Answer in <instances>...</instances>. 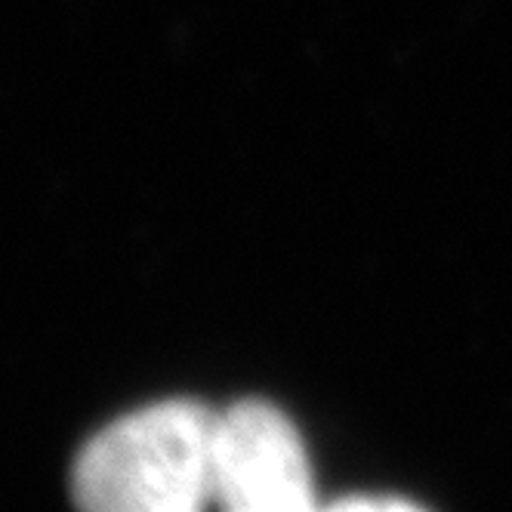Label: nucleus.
<instances>
[{"instance_id": "obj_1", "label": "nucleus", "mask_w": 512, "mask_h": 512, "mask_svg": "<svg viewBox=\"0 0 512 512\" xmlns=\"http://www.w3.org/2000/svg\"><path fill=\"white\" fill-rule=\"evenodd\" d=\"M216 414L167 398L99 429L71 466V497L96 512H192L213 500Z\"/></svg>"}, {"instance_id": "obj_2", "label": "nucleus", "mask_w": 512, "mask_h": 512, "mask_svg": "<svg viewBox=\"0 0 512 512\" xmlns=\"http://www.w3.org/2000/svg\"><path fill=\"white\" fill-rule=\"evenodd\" d=\"M213 503L235 512H306L315 506L303 438L269 401L244 398L216 414Z\"/></svg>"}, {"instance_id": "obj_3", "label": "nucleus", "mask_w": 512, "mask_h": 512, "mask_svg": "<svg viewBox=\"0 0 512 512\" xmlns=\"http://www.w3.org/2000/svg\"><path fill=\"white\" fill-rule=\"evenodd\" d=\"M334 509H417V503L405 497H343L334 503Z\"/></svg>"}]
</instances>
